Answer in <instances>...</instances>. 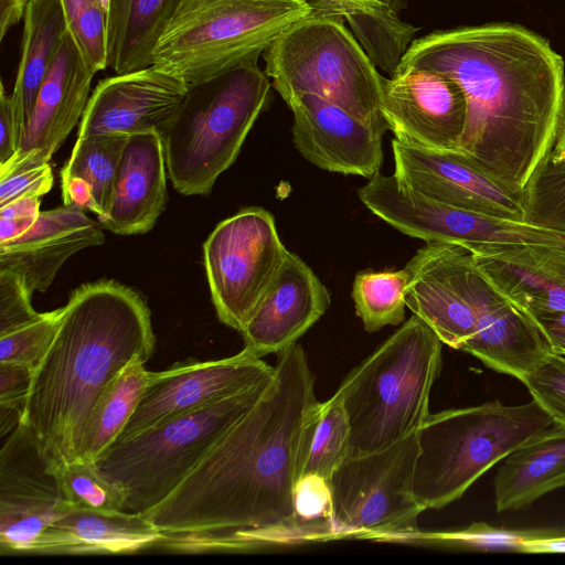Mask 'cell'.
I'll return each instance as SVG.
<instances>
[{
    "label": "cell",
    "instance_id": "3957f363",
    "mask_svg": "<svg viewBox=\"0 0 565 565\" xmlns=\"http://www.w3.org/2000/svg\"><path fill=\"white\" fill-rule=\"evenodd\" d=\"M154 342L150 310L135 290L115 280L73 290L34 371L23 418L54 469L76 459L84 423L105 386L132 361L147 362Z\"/></svg>",
    "mask_w": 565,
    "mask_h": 565
},
{
    "label": "cell",
    "instance_id": "9a60e30c",
    "mask_svg": "<svg viewBox=\"0 0 565 565\" xmlns=\"http://www.w3.org/2000/svg\"><path fill=\"white\" fill-rule=\"evenodd\" d=\"M394 175L406 186L451 207L525 221V192L495 180L460 151H441L394 138Z\"/></svg>",
    "mask_w": 565,
    "mask_h": 565
},
{
    "label": "cell",
    "instance_id": "f907efd6",
    "mask_svg": "<svg viewBox=\"0 0 565 565\" xmlns=\"http://www.w3.org/2000/svg\"><path fill=\"white\" fill-rule=\"evenodd\" d=\"M554 158H565V124L558 135L554 149L551 153Z\"/></svg>",
    "mask_w": 565,
    "mask_h": 565
},
{
    "label": "cell",
    "instance_id": "d4e9b609",
    "mask_svg": "<svg viewBox=\"0 0 565 565\" xmlns=\"http://www.w3.org/2000/svg\"><path fill=\"white\" fill-rule=\"evenodd\" d=\"M470 253L493 286L529 313L565 311L564 247L501 244Z\"/></svg>",
    "mask_w": 565,
    "mask_h": 565
},
{
    "label": "cell",
    "instance_id": "7402d4cb",
    "mask_svg": "<svg viewBox=\"0 0 565 565\" xmlns=\"http://www.w3.org/2000/svg\"><path fill=\"white\" fill-rule=\"evenodd\" d=\"M330 292L296 254L287 257L242 329L244 349L258 358L297 342L328 310Z\"/></svg>",
    "mask_w": 565,
    "mask_h": 565
},
{
    "label": "cell",
    "instance_id": "f1b7e54d",
    "mask_svg": "<svg viewBox=\"0 0 565 565\" xmlns=\"http://www.w3.org/2000/svg\"><path fill=\"white\" fill-rule=\"evenodd\" d=\"M182 0H110L107 65L115 74L153 65L154 49Z\"/></svg>",
    "mask_w": 565,
    "mask_h": 565
},
{
    "label": "cell",
    "instance_id": "b9f144b4",
    "mask_svg": "<svg viewBox=\"0 0 565 565\" xmlns=\"http://www.w3.org/2000/svg\"><path fill=\"white\" fill-rule=\"evenodd\" d=\"M32 294L18 275L0 270V335L41 317L31 305Z\"/></svg>",
    "mask_w": 565,
    "mask_h": 565
},
{
    "label": "cell",
    "instance_id": "ac0fdd59",
    "mask_svg": "<svg viewBox=\"0 0 565 565\" xmlns=\"http://www.w3.org/2000/svg\"><path fill=\"white\" fill-rule=\"evenodd\" d=\"M292 113V139L320 169L371 179L383 163V132L339 105L309 93L284 99Z\"/></svg>",
    "mask_w": 565,
    "mask_h": 565
},
{
    "label": "cell",
    "instance_id": "681fc988",
    "mask_svg": "<svg viewBox=\"0 0 565 565\" xmlns=\"http://www.w3.org/2000/svg\"><path fill=\"white\" fill-rule=\"evenodd\" d=\"M524 553H565V534L527 541Z\"/></svg>",
    "mask_w": 565,
    "mask_h": 565
},
{
    "label": "cell",
    "instance_id": "7dc6e473",
    "mask_svg": "<svg viewBox=\"0 0 565 565\" xmlns=\"http://www.w3.org/2000/svg\"><path fill=\"white\" fill-rule=\"evenodd\" d=\"M547 338L554 353L565 355V311L530 313Z\"/></svg>",
    "mask_w": 565,
    "mask_h": 565
},
{
    "label": "cell",
    "instance_id": "4dcf8cb0",
    "mask_svg": "<svg viewBox=\"0 0 565 565\" xmlns=\"http://www.w3.org/2000/svg\"><path fill=\"white\" fill-rule=\"evenodd\" d=\"M128 137L110 134L77 137L71 157L61 170L64 205L90 211L98 220L106 216Z\"/></svg>",
    "mask_w": 565,
    "mask_h": 565
},
{
    "label": "cell",
    "instance_id": "44dd1931",
    "mask_svg": "<svg viewBox=\"0 0 565 565\" xmlns=\"http://www.w3.org/2000/svg\"><path fill=\"white\" fill-rule=\"evenodd\" d=\"M95 74L67 31L40 86L18 151L0 164V172L51 160L82 118Z\"/></svg>",
    "mask_w": 565,
    "mask_h": 565
},
{
    "label": "cell",
    "instance_id": "5bb4252c",
    "mask_svg": "<svg viewBox=\"0 0 565 565\" xmlns=\"http://www.w3.org/2000/svg\"><path fill=\"white\" fill-rule=\"evenodd\" d=\"M72 507L63 499L56 469L21 424L0 450V552L25 554L40 534Z\"/></svg>",
    "mask_w": 565,
    "mask_h": 565
},
{
    "label": "cell",
    "instance_id": "ab89813d",
    "mask_svg": "<svg viewBox=\"0 0 565 565\" xmlns=\"http://www.w3.org/2000/svg\"><path fill=\"white\" fill-rule=\"evenodd\" d=\"M63 308L42 312L36 320L0 335V362L17 363L35 371L60 328Z\"/></svg>",
    "mask_w": 565,
    "mask_h": 565
},
{
    "label": "cell",
    "instance_id": "bcb514c9",
    "mask_svg": "<svg viewBox=\"0 0 565 565\" xmlns=\"http://www.w3.org/2000/svg\"><path fill=\"white\" fill-rule=\"evenodd\" d=\"M22 134L19 128L12 94L0 86V164L11 159L20 146Z\"/></svg>",
    "mask_w": 565,
    "mask_h": 565
},
{
    "label": "cell",
    "instance_id": "f6af8a7d",
    "mask_svg": "<svg viewBox=\"0 0 565 565\" xmlns=\"http://www.w3.org/2000/svg\"><path fill=\"white\" fill-rule=\"evenodd\" d=\"M33 374L29 366L0 362V403L26 405Z\"/></svg>",
    "mask_w": 565,
    "mask_h": 565
},
{
    "label": "cell",
    "instance_id": "2e32d148",
    "mask_svg": "<svg viewBox=\"0 0 565 565\" xmlns=\"http://www.w3.org/2000/svg\"><path fill=\"white\" fill-rule=\"evenodd\" d=\"M381 108L394 138L427 149L460 151L467 100L451 77L428 70L385 77Z\"/></svg>",
    "mask_w": 565,
    "mask_h": 565
},
{
    "label": "cell",
    "instance_id": "7a4b0ae2",
    "mask_svg": "<svg viewBox=\"0 0 565 565\" xmlns=\"http://www.w3.org/2000/svg\"><path fill=\"white\" fill-rule=\"evenodd\" d=\"M440 72L467 100L460 152L525 192L565 124V63L540 34L513 23L437 30L415 39L396 73Z\"/></svg>",
    "mask_w": 565,
    "mask_h": 565
},
{
    "label": "cell",
    "instance_id": "5b68a950",
    "mask_svg": "<svg viewBox=\"0 0 565 565\" xmlns=\"http://www.w3.org/2000/svg\"><path fill=\"white\" fill-rule=\"evenodd\" d=\"M254 57L210 79L189 84L163 137L168 177L183 195H206L236 160L273 84Z\"/></svg>",
    "mask_w": 565,
    "mask_h": 565
},
{
    "label": "cell",
    "instance_id": "f546056e",
    "mask_svg": "<svg viewBox=\"0 0 565 565\" xmlns=\"http://www.w3.org/2000/svg\"><path fill=\"white\" fill-rule=\"evenodd\" d=\"M66 33L61 0H29L23 17L21 57L11 93L22 135L40 86Z\"/></svg>",
    "mask_w": 565,
    "mask_h": 565
},
{
    "label": "cell",
    "instance_id": "cb8c5ba5",
    "mask_svg": "<svg viewBox=\"0 0 565 565\" xmlns=\"http://www.w3.org/2000/svg\"><path fill=\"white\" fill-rule=\"evenodd\" d=\"M166 167L159 134L129 136L117 167L109 211L98 220L103 228L118 235L150 231L166 209Z\"/></svg>",
    "mask_w": 565,
    "mask_h": 565
},
{
    "label": "cell",
    "instance_id": "ba28073f",
    "mask_svg": "<svg viewBox=\"0 0 565 565\" xmlns=\"http://www.w3.org/2000/svg\"><path fill=\"white\" fill-rule=\"evenodd\" d=\"M271 377L108 447L95 463L126 490V511L143 514L168 498L256 404Z\"/></svg>",
    "mask_w": 565,
    "mask_h": 565
},
{
    "label": "cell",
    "instance_id": "52a82bcc",
    "mask_svg": "<svg viewBox=\"0 0 565 565\" xmlns=\"http://www.w3.org/2000/svg\"><path fill=\"white\" fill-rule=\"evenodd\" d=\"M309 14L303 0H182L153 65L188 85L200 83L259 57Z\"/></svg>",
    "mask_w": 565,
    "mask_h": 565
},
{
    "label": "cell",
    "instance_id": "ee69618b",
    "mask_svg": "<svg viewBox=\"0 0 565 565\" xmlns=\"http://www.w3.org/2000/svg\"><path fill=\"white\" fill-rule=\"evenodd\" d=\"M40 198L22 199L0 207V243L19 237L38 220Z\"/></svg>",
    "mask_w": 565,
    "mask_h": 565
},
{
    "label": "cell",
    "instance_id": "e0dca14e",
    "mask_svg": "<svg viewBox=\"0 0 565 565\" xmlns=\"http://www.w3.org/2000/svg\"><path fill=\"white\" fill-rule=\"evenodd\" d=\"M186 92L180 77L154 65L106 77L89 96L77 137L157 132L163 139Z\"/></svg>",
    "mask_w": 565,
    "mask_h": 565
},
{
    "label": "cell",
    "instance_id": "8992f818",
    "mask_svg": "<svg viewBox=\"0 0 565 565\" xmlns=\"http://www.w3.org/2000/svg\"><path fill=\"white\" fill-rule=\"evenodd\" d=\"M553 424L535 402L492 401L427 417L417 430L413 491L426 509L458 500L486 471Z\"/></svg>",
    "mask_w": 565,
    "mask_h": 565
},
{
    "label": "cell",
    "instance_id": "8d00e7d4",
    "mask_svg": "<svg viewBox=\"0 0 565 565\" xmlns=\"http://www.w3.org/2000/svg\"><path fill=\"white\" fill-rule=\"evenodd\" d=\"M525 221L565 233V158L552 154L525 191Z\"/></svg>",
    "mask_w": 565,
    "mask_h": 565
},
{
    "label": "cell",
    "instance_id": "836d02e7",
    "mask_svg": "<svg viewBox=\"0 0 565 565\" xmlns=\"http://www.w3.org/2000/svg\"><path fill=\"white\" fill-rule=\"evenodd\" d=\"M563 534L565 530H508L484 522H473L466 529L455 531L422 532L418 530L406 536L402 543L475 552L524 553L527 541Z\"/></svg>",
    "mask_w": 565,
    "mask_h": 565
},
{
    "label": "cell",
    "instance_id": "30bf717a",
    "mask_svg": "<svg viewBox=\"0 0 565 565\" xmlns=\"http://www.w3.org/2000/svg\"><path fill=\"white\" fill-rule=\"evenodd\" d=\"M417 433L377 451L347 457L330 479L333 540L402 542L425 511L413 491Z\"/></svg>",
    "mask_w": 565,
    "mask_h": 565
},
{
    "label": "cell",
    "instance_id": "f35d334b",
    "mask_svg": "<svg viewBox=\"0 0 565 565\" xmlns=\"http://www.w3.org/2000/svg\"><path fill=\"white\" fill-rule=\"evenodd\" d=\"M294 513L308 542L332 541V492L330 480L302 475L294 489Z\"/></svg>",
    "mask_w": 565,
    "mask_h": 565
},
{
    "label": "cell",
    "instance_id": "74e56055",
    "mask_svg": "<svg viewBox=\"0 0 565 565\" xmlns=\"http://www.w3.org/2000/svg\"><path fill=\"white\" fill-rule=\"evenodd\" d=\"M67 31L87 65L95 72L108 67V12L98 0H61Z\"/></svg>",
    "mask_w": 565,
    "mask_h": 565
},
{
    "label": "cell",
    "instance_id": "c3c4849f",
    "mask_svg": "<svg viewBox=\"0 0 565 565\" xmlns=\"http://www.w3.org/2000/svg\"><path fill=\"white\" fill-rule=\"evenodd\" d=\"M28 1L26 0H0V40L2 41L7 32L23 19Z\"/></svg>",
    "mask_w": 565,
    "mask_h": 565
},
{
    "label": "cell",
    "instance_id": "4316f807",
    "mask_svg": "<svg viewBox=\"0 0 565 565\" xmlns=\"http://www.w3.org/2000/svg\"><path fill=\"white\" fill-rule=\"evenodd\" d=\"M565 487V427L552 424L510 452L494 479L498 512L516 511Z\"/></svg>",
    "mask_w": 565,
    "mask_h": 565
},
{
    "label": "cell",
    "instance_id": "d6986e66",
    "mask_svg": "<svg viewBox=\"0 0 565 565\" xmlns=\"http://www.w3.org/2000/svg\"><path fill=\"white\" fill-rule=\"evenodd\" d=\"M471 253L458 245L428 242L406 264L405 302L452 349L462 350L476 333L469 289Z\"/></svg>",
    "mask_w": 565,
    "mask_h": 565
},
{
    "label": "cell",
    "instance_id": "7c38bea8",
    "mask_svg": "<svg viewBox=\"0 0 565 565\" xmlns=\"http://www.w3.org/2000/svg\"><path fill=\"white\" fill-rule=\"evenodd\" d=\"M360 201L399 232L425 242L452 244L469 252L484 245L532 244L565 248V233L526 221L448 206L377 172L359 189Z\"/></svg>",
    "mask_w": 565,
    "mask_h": 565
},
{
    "label": "cell",
    "instance_id": "e575fe53",
    "mask_svg": "<svg viewBox=\"0 0 565 565\" xmlns=\"http://www.w3.org/2000/svg\"><path fill=\"white\" fill-rule=\"evenodd\" d=\"M63 499L76 509L126 511L127 492L95 462L75 459L56 469Z\"/></svg>",
    "mask_w": 565,
    "mask_h": 565
},
{
    "label": "cell",
    "instance_id": "816d5d0a",
    "mask_svg": "<svg viewBox=\"0 0 565 565\" xmlns=\"http://www.w3.org/2000/svg\"><path fill=\"white\" fill-rule=\"evenodd\" d=\"M98 2L103 6V8L108 12L110 0H98Z\"/></svg>",
    "mask_w": 565,
    "mask_h": 565
},
{
    "label": "cell",
    "instance_id": "83f0119b",
    "mask_svg": "<svg viewBox=\"0 0 565 565\" xmlns=\"http://www.w3.org/2000/svg\"><path fill=\"white\" fill-rule=\"evenodd\" d=\"M310 14L349 23L376 67L393 76L418 31L401 18L408 0H303Z\"/></svg>",
    "mask_w": 565,
    "mask_h": 565
},
{
    "label": "cell",
    "instance_id": "60d3db41",
    "mask_svg": "<svg viewBox=\"0 0 565 565\" xmlns=\"http://www.w3.org/2000/svg\"><path fill=\"white\" fill-rule=\"evenodd\" d=\"M522 383L553 423L565 427V355L550 353Z\"/></svg>",
    "mask_w": 565,
    "mask_h": 565
},
{
    "label": "cell",
    "instance_id": "d590c367",
    "mask_svg": "<svg viewBox=\"0 0 565 565\" xmlns=\"http://www.w3.org/2000/svg\"><path fill=\"white\" fill-rule=\"evenodd\" d=\"M350 424L342 399L333 394L321 403L302 475L313 473L328 480L348 457Z\"/></svg>",
    "mask_w": 565,
    "mask_h": 565
},
{
    "label": "cell",
    "instance_id": "ffe728a7",
    "mask_svg": "<svg viewBox=\"0 0 565 565\" xmlns=\"http://www.w3.org/2000/svg\"><path fill=\"white\" fill-rule=\"evenodd\" d=\"M468 277L476 333L462 351L522 382L553 352L547 338L527 311L493 286L472 255Z\"/></svg>",
    "mask_w": 565,
    "mask_h": 565
},
{
    "label": "cell",
    "instance_id": "8fae6325",
    "mask_svg": "<svg viewBox=\"0 0 565 565\" xmlns=\"http://www.w3.org/2000/svg\"><path fill=\"white\" fill-rule=\"evenodd\" d=\"M203 254L216 315L241 332L288 254L274 216L262 207L241 210L216 225Z\"/></svg>",
    "mask_w": 565,
    "mask_h": 565
},
{
    "label": "cell",
    "instance_id": "603a6c76",
    "mask_svg": "<svg viewBox=\"0 0 565 565\" xmlns=\"http://www.w3.org/2000/svg\"><path fill=\"white\" fill-rule=\"evenodd\" d=\"M104 241L100 223L79 207L41 211L26 232L0 243V270L18 275L31 292H44L71 256Z\"/></svg>",
    "mask_w": 565,
    "mask_h": 565
},
{
    "label": "cell",
    "instance_id": "9c48e42d",
    "mask_svg": "<svg viewBox=\"0 0 565 565\" xmlns=\"http://www.w3.org/2000/svg\"><path fill=\"white\" fill-rule=\"evenodd\" d=\"M344 23L315 14L299 20L263 53L265 73L282 99L315 94L385 134V77Z\"/></svg>",
    "mask_w": 565,
    "mask_h": 565
},
{
    "label": "cell",
    "instance_id": "277c9868",
    "mask_svg": "<svg viewBox=\"0 0 565 565\" xmlns=\"http://www.w3.org/2000/svg\"><path fill=\"white\" fill-rule=\"evenodd\" d=\"M443 344L413 315L344 377L334 394L349 418L348 457L384 449L417 433L429 416Z\"/></svg>",
    "mask_w": 565,
    "mask_h": 565
},
{
    "label": "cell",
    "instance_id": "7bdbcfd3",
    "mask_svg": "<svg viewBox=\"0 0 565 565\" xmlns=\"http://www.w3.org/2000/svg\"><path fill=\"white\" fill-rule=\"evenodd\" d=\"M53 183L49 162L0 172V207L22 199L41 198L52 189Z\"/></svg>",
    "mask_w": 565,
    "mask_h": 565
},
{
    "label": "cell",
    "instance_id": "6da1fadb",
    "mask_svg": "<svg viewBox=\"0 0 565 565\" xmlns=\"http://www.w3.org/2000/svg\"><path fill=\"white\" fill-rule=\"evenodd\" d=\"M256 404L191 475L142 515L175 552L246 551L308 543L294 513V489L320 415L302 347L280 351Z\"/></svg>",
    "mask_w": 565,
    "mask_h": 565
},
{
    "label": "cell",
    "instance_id": "f5cc1de1",
    "mask_svg": "<svg viewBox=\"0 0 565 565\" xmlns=\"http://www.w3.org/2000/svg\"><path fill=\"white\" fill-rule=\"evenodd\" d=\"M29 2V0H26Z\"/></svg>",
    "mask_w": 565,
    "mask_h": 565
},
{
    "label": "cell",
    "instance_id": "1f68e13d",
    "mask_svg": "<svg viewBox=\"0 0 565 565\" xmlns=\"http://www.w3.org/2000/svg\"><path fill=\"white\" fill-rule=\"evenodd\" d=\"M145 363L132 361L102 391L81 431L76 459L95 462L119 437L148 382Z\"/></svg>",
    "mask_w": 565,
    "mask_h": 565
},
{
    "label": "cell",
    "instance_id": "4fadbf2b",
    "mask_svg": "<svg viewBox=\"0 0 565 565\" xmlns=\"http://www.w3.org/2000/svg\"><path fill=\"white\" fill-rule=\"evenodd\" d=\"M273 374L274 366L246 349L220 360L150 372L136 411L115 441L126 440L168 418L248 390Z\"/></svg>",
    "mask_w": 565,
    "mask_h": 565
},
{
    "label": "cell",
    "instance_id": "d6a6232c",
    "mask_svg": "<svg viewBox=\"0 0 565 565\" xmlns=\"http://www.w3.org/2000/svg\"><path fill=\"white\" fill-rule=\"evenodd\" d=\"M409 271L406 266L398 270L365 269L355 275L352 299L355 313L367 332L404 321Z\"/></svg>",
    "mask_w": 565,
    "mask_h": 565
},
{
    "label": "cell",
    "instance_id": "484cf974",
    "mask_svg": "<svg viewBox=\"0 0 565 565\" xmlns=\"http://www.w3.org/2000/svg\"><path fill=\"white\" fill-rule=\"evenodd\" d=\"M162 533L141 513L71 508L32 543L28 554H122L154 546Z\"/></svg>",
    "mask_w": 565,
    "mask_h": 565
}]
</instances>
